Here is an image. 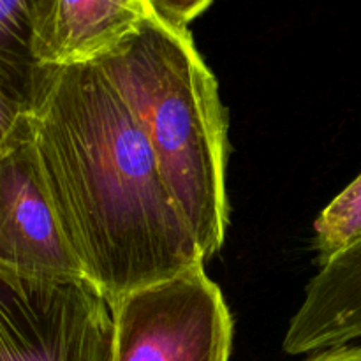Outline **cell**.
I'll return each instance as SVG.
<instances>
[{"mask_svg":"<svg viewBox=\"0 0 361 361\" xmlns=\"http://www.w3.org/2000/svg\"><path fill=\"white\" fill-rule=\"evenodd\" d=\"M28 122L67 242L111 305L204 264L143 130L97 62L37 66Z\"/></svg>","mask_w":361,"mask_h":361,"instance_id":"1","label":"cell"},{"mask_svg":"<svg viewBox=\"0 0 361 361\" xmlns=\"http://www.w3.org/2000/svg\"><path fill=\"white\" fill-rule=\"evenodd\" d=\"M95 62L129 106L204 261L210 259L229 222L228 122L217 80L187 28L152 13Z\"/></svg>","mask_w":361,"mask_h":361,"instance_id":"2","label":"cell"},{"mask_svg":"<svg viewBox=\"0 0 361 361\" xmlns=\"http://www.w3.org/2000/svg\"><path fill=\"white\" fill-rule=\"evenodd\" d=\"M111 361H229L233 319L204 264L113 303Z\"/></svg>","mask_w":361,"mask_h":361,"instance_id":"3","label":"cell"},{"mask_svg":"<svg viewBox=\"0 0 361 361\" xmlns=\"http://www.w3.org/2000/svg\"><path fill=\"white\" fill-rule=\"evenodd\" d=\"M113 334L87 279L0 277V361H111Z\"/></svg>","mask_w":361,"mask_h":361,"instance_id":"4","label":"cell"},{"mask_svg":"<svg viewBox=\"0 0 361 361\" xmlns=\"http://www.w3.org/2000/svg\"><path fill=\"white\" fill-rule=\"evenodd\" d=\"M0 277L87 279L49 197L30 126L0 154Z\"/></svg>","mask_w":361,"mask_h":361,"instance_id":"5","label":"cell"},{"mask_svg":"<svg viewBox=\"0 0 361 361\" xmlns=\"http://www.w3.org/2000/svg\"><path fill=\"white\" fill-rule=\"evenodd\" d=\"M361 337V242L342 250L309 282L305 300L286 331L288 355L348 345Z\"/></svg>","mask_w":361,"mask_h":361,"instance_id":"6","label":"cell"},{"mask_svg":"<svg viewBox=\"0 0 361 361\" xmlns=\"http://www.w3.org/2000/svg\"><path fill=\"white\" fill-rule=\"evenodd\" d=\"M147 0H55L35 44L37 66L95 62L150 14Z\"/></svg>","mask_w":361,"mask_h":361,"instance_id":"7","label":"cell"},{"mask_svg":"<svg viewBox=\"0 0 361 361\" xmlns=\"http://www.w3.org/2000/svg\"><path fill=\"white\" fill-rule=\"evenodd\" d=\"M55 0H0V69L32 80L35 44L51 18Z\"/></svg>","mask_w":361,"mask_h":361,"instance_id":"8","label":"cell"},{"mask_svg":"<svg viewBox=\"0 0 361 361\" xmlns=\"http://www.w3.org/2000/svg\"><path fill=\"white\" fill-rule=\"evenodd\" d=\"M361 242V173L331 200L314 222L319 264Z\"/></svg>","mask_w":361,"mask_h":361,"instance_id":"9","label":"cell"},{"mask_svg":"<svg viewBox=\"0 0 361 361\" xmlns=\"http://www.w3.org/2000/svg\"><path fill=\"white\" fill-rule=\"evenodd\" d=\"M32 80L0 69V154L28 130Z\"/></svg>","mask_w":361,"mask_h":361,"instance_id":"10","label":"cell"},{"mask_svg":"<svg viewBox=\"0 0 361 361\" xmlns=\"http://www.w3.org/2000/svg\"><path fill=\"white\" fill-rule=\"evenodd\" d=\"M152 14L164 23L176 28H187V25L200 16L214 0H147Z\"/></svg>","mask_w":361,"mask_h":361,"instance_id":"11","label":"cell"},{"mask_svg":"<svg viewBox=\"0 0 361 361\" xmlns=\"http://www.w3.org/2000/svg\"><path fill=\"white\" fill-rule=\"evenodd\" d=\"M307 361H361V345H341L316 353Z\"/></svg>","mask_w":361,"mask_h":361,"instance_id":"12","label":"cell"}]
</instances>
